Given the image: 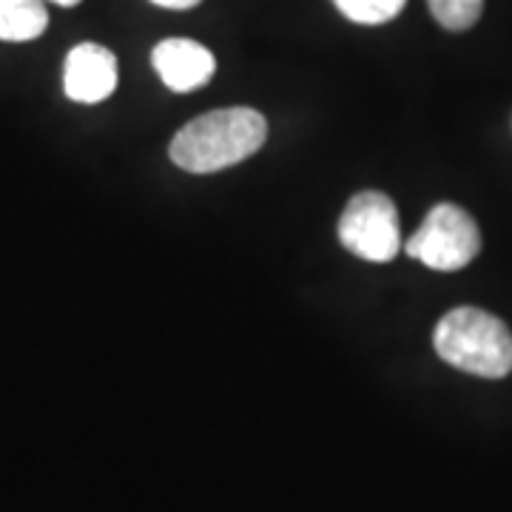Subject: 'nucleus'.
<instances>
[{
  "label": "nucleus",
  "mask_w": 512,
  "mask_h": 512,
  "mask_svg": "<svg viewBox=\"0 0 512 512\" xmlns=\"http://www.w3.org/2000/svg\"><path fill=\"white\" fill-rule=\"evenodd\" d=\"M268 137V123L256 109L234 106L194 117L171 140V163L188 174H214L254 157Z\"/></svg>",
  "instance_id": "1"
},
{
  "label": "nucleus",
  "mask_w": 512,
  "mask_h": 512,
  "mask_svg": "<svg viewBox=\"0 0 512 512\" xmlns=\"http://www.w3.org/2000/svg\"><path fill=\"white\" fill-rule=\"evenodd\" d=\"M436 353L447 365L481 379H504L512 370L510 328L481 308H453L433 333Z\"/></svg>",
  "instance_id": "2"
},
{
  "label": "nucleus",
  "mask_w": 512,
  "mask_h": 512,
  "mask_svg": "<svg viewBox=\"0 0 512 512\" xmlns=\"http://www.w3.org/2000/svg\"><path fill=\"white\" fill-rule=\"evenodd\" d=\"M404 251L433 271H461L481 251V231L461 205L439 202L407 239Z\"/></svg>",
  "instance_id": "3"
},
{
  "label": "nucleus",
  "mask_w": 512,
  "mask_h": 512,
  "mask_svg": "<svg viewBox=\"0 0 512 512\" xmlns=\"http://www.w3.org/2000/svg\"><path fill=\"white\" fill-rule=\"evenodd\" d=\"M339 242L367 262H390L402 251L399 211L387 194L362 191L339 217Z\"/></svg>",
  "instance_id": "4"
},
{
  "label": "nucleus",
  "mask_w": 512,
  "mask_h": 512,
  "mask_svg": "<svg viewBox=\"0 0 512 512\" xmlns=\"http://www.w3.org/2000/svg\"><path fill=\"white\" fill-rule=\"evenodd\" d=\"M117 89V57L100 43L74 46L63 66V92L74 103H103Z\"/></svg>",
  "instance_id": "5"
},
{
  "label": "nucleus",
  "mask_w": 512,
  "mask_h": 512,
  "mask_svg": "<svg viewBox=\"0 0 512 512\" xmlns=\"http://www.w3.org/2000/svg\"><path fill=\"white\" fill-rule=\"evenodd\" d=\"M151 66L157 69L171 92L180 94L197 92L217 72V60L211 49L188 37H168L157 43L151 52Z\"/></svg>",
  "instance_id": "6"
},
{
  "label": "nucleus",
  "mask_w": 512,
  "mask_h": 512,
  "mask_svg": "<svg viewBox=\"0 0 512 512\" xmlns=\"http://www.w3.org/2000/svg\"><path fill=\"white\" fill-rule=\"evenodd\" d=\"M49 12L43 0H0V40L26 43L46 32Z\"/></svg>",
  "instance_id": "7"
},
{
  "label": "nucleus",
  "mask_w": 512,
  "mask_h": 512,
  "mask_svg": "<svg viewBox=\"0 0 512 512\" xmlns=\"http://www.w3.org/2000/svg\"><path fill=\"white\" fill-rule=\"evenodd\" d=\"M433 18L447 32H467L473 29L484 12V0H427Z\"/></svg>",
  "instance_id": "8"
},
{
  "label": "nucleus",
  "mask_w": 512,
  "mask_h": 512,
  "mask_svg": "<svg viewBox=\"0 0 512 512\" xmlns=\"http://www.w3.org/2000/svg\"><path fill=\"white\" fill-rule=\"evenodd\" d=\"M407 0H333V6L353 23L362 26H382L399 18Z\"/></svg>",
  "instance_id": "9"
},
{
  "label": "nucleus",
  "mask_w": 512,
  "mask_h": 512,
  "mask_svg": "<svg viewBox=\"0 0 512 512\" xmlns=\"http://www.w3.org/2000/svg\"><path fill=\"white\" fill-rule=\"evenodd\" d=\"M154 6H163V9H174V12H185V9H194L200 6L202 0H151Z\"/></svg>",
  "instance_id": "10"
},
{
  "label": "nucleus",
  "mask_w": 512,
  "mask_h": 512,
  "mask_svg": "<svg viewBox=\"0 0 512 512\" xmlns=\"http://www.w3.org/2000/svg\"><path fill=\"white\" fill-rule=\"evenodd\" d=\"M52 3H60V6H77L80 0H52Z\"/></svg>",
  "instance_id": "11"
}]
</instances>
